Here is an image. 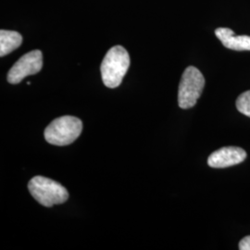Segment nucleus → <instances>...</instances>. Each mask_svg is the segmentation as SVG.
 <instances>
[{
  "label": "nucleus",
  "instance_id": "1",
  "mask_svg": "<svg viewBox=\"0 0 250 250\" xmlns=\"http://www.w3.org/2000/svg\"><path fill=\"white\" fill-rule=\"evenodd\" d=\"M130 56L124 46L115 45L107 51L101 63V76L108 88L118 87L130 67Z\"/></svg>",
  "mask_w": 250,
  "mask_h": 250
},
{
  "label": "nucleus",
  "instance_id": "2",
  "mask_svg": "<svg viewBox=\"0 0 250 250\" xmlns=\"http://www.w3.org/2000/svg\"><path fill=\"white\" fill-rule=\"evenodd\" d=\"M28 189L39 204L48 208L62 204L69 198L66 188L60 183L43 176L32 179L28 184Z\"/></svg>",
  "mask_w": 250,
  "mask_h": 250
},
{
  "label": "nucleus",
  "instance_id": "3",
  "mask_svg": "<svg viewBox=\"0 0 250 250\" xmlns=\"http://www.w3.org/2000/svg\"><path fill=\"white\" fill-rule=\"evenodd\" d=\"M83 130L80 119L73 116H63L55 119L45 130L46 142L54 146H68L73 143Z\"/></svg>",
  "mask_w": 250,
  "mask_h": 250
},
{
  "label": "nucleus",
  "instance_id": "4",
  "mask_svg": "<svg viewBox=\"0 0 250 250\" xmlns=\"http://www.w3.org/2000/svg\"><path fill=\"white\" fill-rule=\"evenodd\" d=\"M205 86V78L196 67L189 66L183 73L178 91L179 107L184 109L194 107Z\"/></svg>",
  "mask_w": 250,
  "mask_h": 250
},
{
  "label": "nucleus",
  "instance_id": "5",
  "mask_svg": "<svg viewBox=\"0 0 250 250\" xmlns=\"http://www.w3.org/2000/svg\"><path fill=\"white\" fill-rule=\"evenodd\" d=\"M43 54L40 50H33L23 55L8 73V82L12 84L20 83L25 77L34 75L42 70Z\"/></svg>",
  "mask_w": 250,
  "mask_h": 250
},
{
  "label": "nucleus",
  "instance_id": "6",
  "mask_svg": "<svg viewBox=\"0 0 250 250\" xmlns=\"http://www.w3.org/2000/svg\"><path fill=\"white\" fill-rule=\"evenodd\" d=\"M247 153L237 146H225L213 152L208 159V164L212 168H226L237 165L246 160Z\"/></svg>",
  "mask_w": 250,
  "mask_h": 250
},
{
  "label": "nucleus",
  "instance_id": "7",
  "mask_svg": "<svg viewBox=\"0 0 250 250\" xmlns=\"http://www.w3.org/2000/svg\"><path fill=\"white\" fill-rule=\"evenodd\" d=\"M215 35L226 48L235 51H250V36H236L230 28L224 27L216 29Z\"/></svg>",
  "mask_w": 250,
  "mask_h": 250
},
{
  "label": "nucleus",
  "instance_id": "8",
  "mask_svg": "<svg viewBox=\"0 0 250 250\" xmlns=\"http://www.w3.org/2000/svg\"><path fill=\"white\" fill-rule=\"evenodd\" d=\"M22 43V36L14 31H0V56L4 57L17 49Z\"/></svg>",
  "mask_w": 250,
  "mask_h": 250
},
{
  "label": "nucleus",
  "instance_id": "9",
  "mask_svg": "<svg viewBox=\"0 0 250 250\" xmlns=\"http://www.w3.org/2000/svg\"><path fill=\"white\" fill-rule=\"evenodd\" d=\"M236 107L242 114L250 118V90L244 92L236 99Z\"/></svg>",
  "mask_w": 250,
  "mask_h": 250
},
{
  "label": "nucleus",
  "instance_id": "10",
  "mask_svg": "<svg viewBox=\"0 0 250 250\" xmlns=\"http://www.w3.org/2000/svg\"><path fill=\"white\" fill-rule=\"evenodd\" d=\"M239 250H250V235L246 236L239 243Z\"/></svg>",
  "mask_w": 250,
  "mask_h": 250
}]
</instances>
